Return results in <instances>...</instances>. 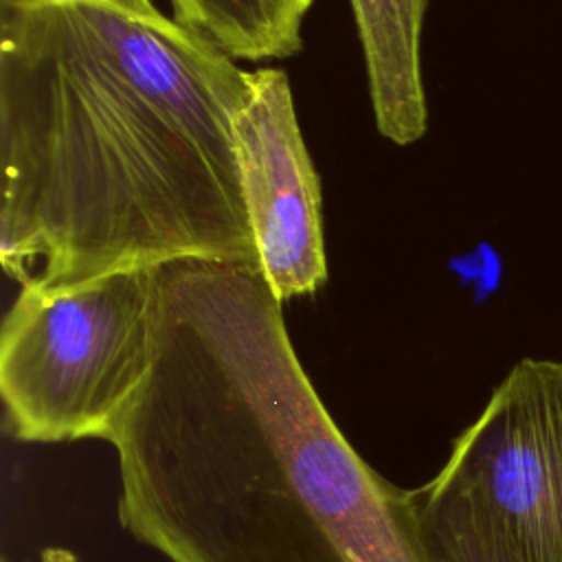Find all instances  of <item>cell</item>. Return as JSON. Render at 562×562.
<instances>
[{
  "label": "cell",
  "mask_w": 562,
  "mask_h": 562,
  "mask_svg": "<svg viewBox=\"0 0 562 562\" xmlns=\"http://www.w3.org/2000/svg\"><path fill=\"white\" fill-rule=\"evenodd\" d=\"M250 72L178 20L0 0V259L20 285L259 263L233 121Z\"/></svg>",
  "instance_id": "obj_1"
},
{
  "label": "cell",
  "mask_w": 562,
  "mask_h": 562,
  "mask_svg": "<svg viewBox=\"0 0 562 562\" xmlns=\"http://www.w3.org/2000/svg\"><path fill=\"white\" fill-rule=\"evenodd\" d=\"M259 263L158 266L154 360L112 446L119 518L171 562H428L303 371Z\"/></svg>",
  "instance_id": "obj_2"
},
{
  "label": "cell",
  "mask_w": 562,
  "mask_h": 562,
  "mask_svg": "<svg viewBox=\"0 0 562 562\" xmlns=\"http://www.w3.org/2000/svg\"><path fill=\"white\" fill-rule=\"evenodd\" d=\"M158 266L22 285L0 336V393L22 441H112L154 360Z\"/></svg>",
  "instance_id": "obj_3"
},
{
  "label": "cell",
  "mask_w": 562,
  "mask_h": 562,
  "mask_svg": "<svg viewBox=\"0 0 562 562\" xmlns=\"http://www.w3.org/2000/svg\"><path fill=\"white\" fill-rule=\"evenodd\" d=\"M426 487L512 562H562V362L514 364Z\"/></svg>",
  "instance_id": "obj_4"
},
{
  "label": "cell",
  "mask_w": 562,
  "mask_h": 562,
  "mask_svg": "<svg viewBox=\"0 0 562 562\" xmlns=\"http://www.w3.org/2000/svg\"><path fill=\"white\" fill-rule=\"evenodd\" d=\"M233 134L241 200L266 281L281 301L314 294L327 279L321 180L281 68L250 72Z\"/></svg>",
  "instance_id": "obj_5"
},
{
  "label": "cell",
  "mask_w": 562,
  "mask_h": 562,
  "mask_svg": "<svg viewBox=\"0 0 562 562\" xmlns=\"http://www.w3.org/2000/svg\"><path fill=\"white\" fill-rule=\"evenodd\" d=\"M364 53L378 132L411 145L426 132L419 37L426 0H349Z\"/></svg>",
  "instance_id": "obj_6"
},
{
  "label": "cell",
  "mask_w": 562,
  "mask_h": 562,
  "mask_svg": "<svg viewBox=\"0 0 562 562\" xmlns=\"http://www.w3.org/2000/svg\"><path fill=\"white\" fill-rule=\"evenodd\" d=\"M178 22L233 59H283L301 50L314 0H169Z\"/></svg>",
  "instance_id": "obj_7"
},
{
  "label": "cell",
  "mask_w": 562,
  "mask_h": 562,
  "mask_svg": "<svg viewBox=\"0 0 562 562\" xmlns=\"http://www.w3.org/2000/svg\"><path fill=\"white\" fill-rule=\"evenodd\" d=\"M413 498L428 562H512L461 509L426 485L413 490Z\"/></svg>",
  "instance_id": "obj_8"
},
{
  "label": "cell",
  "mask_w": 562,
  "mask_h": 562,
  "mask_svg": "<svg viewBox=\"0 0 562 562\" xmlns=\"http://www.w3.org/2000/svg\"><path fill=\"white\" fill-rule=\"evenodd\" d=\"M97 2H103V4L116 7L127 13H136V15H158L160 13L156 9L154 0H97Z\"/></svg>",
  "instance_id": "obj_9"
}]
</instances>
